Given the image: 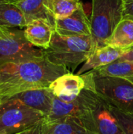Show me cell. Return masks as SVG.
<instances>
[{
  "label": "cell",
  "instance_id": "44dd1931",
  "mask_svg": "<svg viewBox=\"0 0 133 134\" xmlns=\"http://www.w3.org/2000/svg\"><path fill=\"white\" fill-rule=\"evenodd\" d=\"M123 19L133 20V0H124Z\"/></svg>",
  "mask_w": 133,
  "mask_h": 134
},
{
  "label": "cell",
  "instance_id": "ac0fdd59",
  "mask_svg": "<svg viewBox=\"0 0 133 134\" xmlns=\"http://www.w3.org/2000/svg\"><path fill=\"white\" fill-rule=\"evenodd\" d=\"M45 5L53 20L68 16L83 5L81 0H45Z\"/></svg>",
  "mask_w": 133,
  "mask_h": 134
},
{
  "label": "cell",
  "instance_id": "d6986e66",
  "mask_svg": "<svg viewBox=\"0 0 133 134\" xmlns=\"http://www.w3.org/2000/svg\"><path fill=\"white\" fill-rule=\"evenodd\" d=\"M94 71L100 75L133 79V62L121 61L118 60Z\"/></svg>",
  "mask_w": 133,
  "mask_h": 134
},
{
  "label": "cell",
  "instance_id": "5b68a950",
  "mask_svg": "<svg viewBox=\"0 0 133 134\" xmlns=\"http://www.w3.org/2000/svg\"><path fill=\"white\" fill-rule=\"evenodd\" d=\"M45 115L18 99L4 100L0 106V134H14L43 122Z\"/></svg>",
  "mask_w": 133,
  "mask_h": 134
},
{
  "label": "cell",
  "instance_id": "ba28073f",
  "mask_svg": "<svg viewBox=\"0 0 133 134\" xmlns=\"http://www.w3.org/2000/svg\"><path fill=\"white\" fill-rule=\"evenodd\" d=\"M79 119L86 128L96 134H125L111 111L109 105L100 97L96 109Z\"/></svg>",
  "mask_w": 133,
  "mask_h": 134
},
{
  "label": "cell",
  "instance_id": "cb8c5ba5",
  "mask_svg": "<svg viewBox=\"0 0 133 134\" xmlns=\"http://www.w3.org/2000/svg\"><path fill=\"white\" fill-rule=\"evenodd\" d=\"M3 101H4V99L2 97H0V106L2 105V104L3 103Z\"/></svg>",
  "mask_w": 133,
  "mask_h": 134
},
{
  "label": "cell",
  "instance_id": "484cf974",
  "mask_svg": "<svg viewBox=\"0 0 133 134\" xmlns=\"http://www.w3.org/2000/svg\"><path fill=\"white\" fill-rule=\"evenodd\" d=\"M132 49H133V46H132Z\"/></svg>",
  "mask_w": 133,
  "mask_h": 134
},
{
  "label": "cell",
  "instance_id": "4fadbf2b",
  "mask_svg": "<svg viewBox=\"0 0 133 134\" xmlns=\"http://www.w3.org/2000/svg\"><path fill=\"white\" fill-rule=\"evenodd\" d=\"M41 134H96L86 128L78 118L65 117L53 121L44 120Z\"/></svg>",
  "mask_w": 133,
  "mask_h": 134
},
{
  "label": "cell",
  "instance_id": "d4e9b609",
  "mask_svg": "<svg viewBox=\"0 0 133 134\" xmlns=\"http://www.w3.org/2000/svg\"><path fill=\"white\" fill-rule=\"evenodd\" d=\"M3 2H5V1H3V0H0V4H1V3H3Z\"/></svg>",
  "mask_w": 133,
  "mask_h": 134
},
{
  "label": "cell",
  "instance_id": "8992f818",
  "mask_svg": "<svg viewBox=\"0 0 133 134\" xmlns=\"http://www.w3.org/2000/svg\"><path fill=\"white\" fill-rule=\"evenodd\" d=\"M45 57V49L30 43L24 31L16 27H0V66Z\"/></svg>",
  "mask_w": 133,
  "mask_h": 134
},
{
  "label": "cell",
  "instance_id": "3957f363",
  "mask_svg": "<svg viewBox=\"0 0 133 134\" xmlns=\"http://www.w3.org/2000/svg\"><path fill=\"white\" fill-rule=\"evenodd\" d=\"M82 75L85 88L107 104L125 112H133V79L100 75L94 70Z\"/></svg>",
  "mask_w": 133,
  "mask_h": 134
},
{
  "label": "cell",
  "instance_id": "8fae6325",
  "mask_svg": "<svg viewBox=\"0 0 133 134\" xmlns=\"http://www.w3.org/2000/svg\"><path fill=\"white\" fill-rule=\"evenodd\" d=\"M24 33L27 40L33 46L47 49L54 33V27L49 21L38 19L29 22L24 27Z\"/></svg>",
  "mask_w": 133,
  "mask_h": 134
},
{
  "label": "cell",
  "instance_id": "7c38bea8",
  "mask_svg": "<svg viewBox=\"0 0 133 134\" xmlns=\"http://www.w3.org/2000/svg\"><path fill=\"white\" fill-rule=\"evenodd\" d=\"M13 97L18 99L28 107L43 113L46 117L52 108L54 95L49 88H39L19 93Z\"/></svg>",
  "mask_w": 133,
  "mask_h": 134
},
{
  "label": "cell",
  "instance_id": "2e32d148",
  "mask_svg": "<svg viewBox=\"0 0 133 134\" xmlns=\"http://www.w3.org/2000/svg\"><path fill=\"white\" fill-rule=\"evenodd\" d=\"M45 0H21L15 4L23 12L27 24L34 20L43 19L49 21L54 27V20L45 5Z\"/></svg>",
  "mask_w": 133,
  "mask_h": 134
},
{
  "label": "cell",
  "instance_id": "30bf717a",
  "mask_svg": "<svg viewBox=\"0 0 133 134\" xmlns=\"http://www.w3.org/2000/svg\"><path fill=\"white\" fill-rule=\"evenodd\" d=\"M126 51L128 50L113 47L109 45L96 48L89 56L77 75H80L88 71L108 65L118 60Z\"/></svg>",
  "mask_w": 133,
  "mask_h": 134
},
{
  "label": "cell",
  "instance_id": "9c48e42d",
  "mask_svg": "<svg viewBox=\"0 0 133 134\" xmlns=\"http://www.w3.org/2000/svg\"><path fill=\"white\" fill-rule=\"evenodd\" d=\"M54 31L66 35H91V23L83 5L68 16L54 20Z\"/></svg>",
  "mask_w": 133,
  "mask_h": 134
},
{
  "label": "cell",
  "instance_id": "9a60e30c",
  "mask_svg": "<svg viewBox=\"0 0 133 134\" xmlns=\"http://www.w3.org/2000/svg\"><path fill=\"white\" fill-rule=\"evenodd\" d=\"M107 45L125 50L132 49L133 46V20L122 19L114 29Z\"/></svg>",
  "mask_w": 133,
  "mask_h": 134
},
{
  "label": "cell",
  "instance_id": "7402d4cb",
  "mask_svg": "<svg viewBox=\"0 0 133 134\" xmlns=\"http://www.w3.org/2000/svg\"><path fill=\"white\" fill-rule=\"evenodd\" d=\"M118 60L121 61H130L133 62V49H130L126 51L119 59Z\"/></svg>",
  "mask_w": 133,
  "mask_h": 134
},
{
  "label": "cell",
  "instance_id": "7a4b0ae2",
  "mask_svg": "<svg viewBox=\"0 0 133 134\" xmlns=\"http://www.w3.org/2000/svg\"><path fill=\"white\" fill-rule=\"evenodd\" d=\"M95 49L91 35H66L54 31L45 57L54 64L65 67L71 72L85 62Z\"/></svg>",
  "mask_w": 133,
  "mask_h": 134
},
{
  "label": "cell",
  "instance_id": "277c9868",
  "mask_svg": "<svg viewBox=\"0 0 133 134\" xmlns=\"http://www.w3.org/2000/svg\"><path fill=\"white\" fill-rule=\"evenodd\" d=\"M92 5L91 36L96 49L107 46L123 19L124 0H92Z\"/></svg>",
  "mask_w": 133,
  "mask_h": 134
},
{
  "label": "cell",
  "instance_id": "ffe728a7",
  "mask_svg": "<svg viewBox=\"0 0 133 134\" xmlns=\"http://www.w3.org/2000/svg\"><path fill=\"white\" fill-rule=\"evenodd\" d=\"M109 105V104H108ZM110 110L125 134H133V112H125L110 106Z\"/></svg>",
  "mask_w": 133,
  "mask_h": 134
},
{
  "label": "cell",
  "instance_id": "603a6c76",
  "mask_svg": "<svg viewBox=\"0 0 133 134\" xmlns=\"http://www.w3.org/2000/svg\"><path fill=\"white\" fill-rule=\"evenodd\" d=\"M6 2H10V3H17L19 2H20L21 0H3Z\"/></svg>",
  "mask_w": 133,
  "mask_h": 134
},
{
  "label": "cell",
  "instance_id": "52a82bcc",
  "mask_svg": "<svg viewBox=\"0 0 133 134\" xmlns=\"http://www.w3.org/2000/svg\"><path fill=\"white\" fill-rule=\"evenodd\" d=\"M99 101L100 97L87 88H85L71 102H64L54 96L52 108L45 120L53 121L65 117L82 119L92 112Z\"/></svg>",
  "mask_w": 133,
  "mask_h": 134
},
{
  "label": "cell",
  "instance_id": "6da1fadb",
  "mask_svg": "<svg viewBox=\"0 0 133 134\" xmlns=\"http://www.w3.org/2000/svg\"><path fill=\"white\" fill-rule=\"evenodd\" d=\"M71 72L65 67L42 58L0 66V97L9 99L16 94L33 89L49 88L60 76Z\"/></svg>",
  "mask_w": 133,
  "mask_h": 134
},
{
  "label": "cell",
  "instance_id": "5bb4252c",
  "mask_svg": "<svg viewBox=\"0 0 133 134\" xmlns=\"http://www.w3.org/2000/svg\"><path fill=\"white\" fill-rule=\"evenodd\" d=\"M85 88V81L82 75L72 72L63 75L55 79L49 89L56 97L63 95H78Z\"/></svg>",
  "mask_w": 133,
  "mask_h": 134
},
{
  "label": "cell",
  "instance_id": "e0dca14e",
  "mask_svg": "<svg viewBox=\"0 0 133 134\" xmlns=\"http://www.w3.org/2000/svg\"><path fill=\"white\" fill-rule=\"evenodd\" d=\"M27 23L23 12L15 3L0 4V27L23 28Z\"/></svg>",
  "mask_w": 133,
  "mask_h": 134
}]
</instances>
